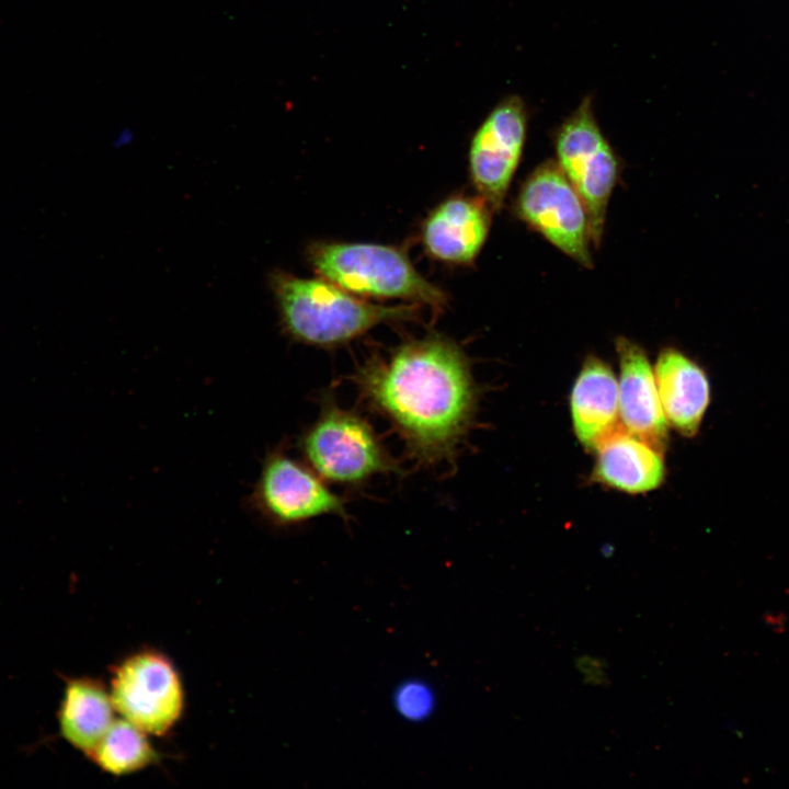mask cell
<instances>
[{"label": "cell", "instance_id": "obj_1", "mask_svg": "<svg viewBox=\"0 0 789 789\" xmlns=\"http://www.w3.org/2000/svg\"><path fill=\"white\" fill-rule=\"evenodd\" d=\"M361 401L388 421L421 467L453 464L470 431L478 387L462 348L431 333L374 356L353 376Z\"/></svg>", "mask_w": 789, "mask_h": 789}, {"label": "cell", "instance_id": "obj_2", "mask_svg": "<svg viewBox=\"0 0 789 789\" xmlns=\"http://www.w3.org/2000/svg\"><path fill=\"white\" fill-rule=\"evenodd\" d=\"M271 285L288 336L306 345H343L385 322L413 318L409 306L385 307L358 299L327 279L275 272Z\"/></svg>", "mask_w": 789, "mask_h": 789}, {"label": "cell", "instance_id": "obj_3", "mask_svg": "<svg viewBox=\"0 0 789 789\" xmlns=\"http://www.w3.org/2000/svg\"><path fill=\"white\" fill-rule=\"evenodd\" d=\"M317 419L302 432L304 461L328 484L359 489L377 476L398 474L400 466L359 413L325 393Z\"/></svg>", "mask_w": 789, "mask_h": 789}, {"label": "cell", "instance_id": "obj_4", "mask_svg": "<svg viewBox=\"0 0 789 789\" xmlns=\"http://www.w3.org/2000/svg\"><path fill=\"white\" fill-rule=\"evenodd\" d=\"M308 261L342 289L375 298H399L442 309L445 293L424 278L400 249L369 242H316Z\"/></svg>", "mask_w": 789, "mask_h": 789}, {"label": "cell", "instance_id": "obj_5", "mask_svg": "<svg viewBox=\"0 0 789 789\" xmlns=\"http://www.w3.org/2000/svg\"><path fill=\"white\" fill-rule=\"evenodd\" d=\"M107 686L117 716L151 737L169 735L183 718V679L174 662L158 649H137L118 660Z\"/></svg>", "mask_w": 789, "mask_h": 789}, {"label": "cell", "instance_id": "obj_6", "mask_svg": "<svg viewBox=\"0 0 789 789\" xmlns=\"http://www.w3.org/2000/svg\"><path fill=\"white\" fill-rule=\"evenodd\" d=\"M556 162L581 196L591 224L594 247H599L609 199L618 182L620 162L603 134L586 95L554 129Z\"/></svg>", "mask_w": 789, "mask_h": 789}, {"label": "cell", "instance_id": "obj_7", "mask_svg": "<svg viewBox=\"0 0 789 789\" xmlns=\"http://www.w3.org/2000/svg\"><path fill=\"white\" fill-rule=\"evenodd\" d=\"M516 216L553 247L584 267L593 266L586 207L556 160L538 164L522 183Z\"/></svg>", "mask_w": 789, "mask_h": 789}, {"label": "cell", "instance_id": "obj_8", "mask_svg": "<svg viewBox=\"0 0 789 789\" xmlns=\"http://www.w3.org/2000/svg\"><path fill=\"white\" fill-rule=\"evenodd\" d=\"M251 501L277 527L300 525L324 515L348 518L344 499L306 462L281 448L264 459Z\"/></svg>", "mask_w": 789, "mask_h": 789}, {"label": "cell", "instance_id": "obj_9", "mask_svg": "<svg viewBox=\"0 0 789 789\" xmlns=\"http://www.w3.org/2000/svg\"><path fill=\"white\" fill-rule=\"evenodd\" d=\"M529 113L519 95L501 100L476 130L469 147L471 182L493 211L502 208L527 139Z\"/></svg>", "mask_w": 789, "mask_h": 789}, {"label": "cell", "instance_id": "obj_10", "mask_svg": "<svg viewBox=\"0 0 789 789\" xmlns=\"http://www.w3.org/2000/svg\"><path fill=\"white\" fill-rule=\"evenodd\" d=\"M616 351L622 427L664 453L668 441V422L661 404L654 369L644 350L625 336L616 340Z\"/></svg>", "mask_w": 789, "mask_h": 789}, {"label": "cell", "instance_id": "obj_11", "mask_svg": "<svg viewBox=\"0 0 789 789\" xmlns=\"http://www.w3.org/2000/svg\"><path fill=\"white\" fill-rule=\"evenodd\" d=\"M492 213L479 195H456L443 201L422 225L426 252L441 262L471 264L488 238Z\"/></svg>", "mask_w": 789, "mask_h": 789}, {"label": "cell", "instance_id": "obj_12", "mask_svg": "<svg viewBox=\"0 0 789 789\" xmlns=\"http://www.w3.org/2000/svg\"><path fill=\"white\" fill-rule=\"evenodd\" d=\"M653 368L668 424L683 436H695L710 402L707 374L696 362L674 347L663 348Z\"/></svg>", "mask_w": 789, "mask_h": 789}, {"label": "cell", "instance_id": "obj_13", "mask_svg": "<svg viewBox=\"0 0 789 789\" xmlns=\"http://www.w3.org/2000/svg\"><path fill=\"white\" fill-rule=\"evenodd\" d=\"M570 411L575 436L588 450L619 426L618 379L599 357L584 361L571 390Z\"/></svg>", "mask_w": 789, "mask_h": 789}, {"label": "cell", "instance_id": "obj_14", "mask_svg": "<svg viewBox=\"0 0 789 789\" xmlns=\"http://www.w3.org/2000/svg\"><path fill=\"white\" fill-rule=\"evenodd\" d=\"M593 477L615 490L640 494L658 489L665 478L663 453L624 427H617L594 449Z\"/></svg>", "mask_w": 789, "mask_h": 789}, {"label": "cell", "instance_id": "obj_15", "mask_svg": "<svg viewBox=\"0 0 789 789\" xmlns=\"http://www.w3.org/2000/svg\"><path fill=\"white\" fill-rule=\"evenodd\" d=\"M116 714L102 681L91 676L66 679L57 719L61 737L72 747L89 757Z\"/></svg>", "mask_w": 789, "mask_h": 789}, {"label": "cell", "instance_id": "obj_16", "mask_svg": "<svg viewBox=\"0 0 789 789\" xmlns=\"http://www.w3.org/2000/svg\"><path fill=\"white\" fill-rule=\"evenodd\" d=\"M150 737L118 716L88 758L111 776L133 775L160 761Z\"/></svg>", "mask_w": 789, "mask_h": 789}, {"label": "cell", "instance_id": "obj_17", "mask_svg": "<svg viewBox=\"0 0 789 789\" xmlns=\"http://www.w3.org/2000/svg\"><path fill=\"white\" fill-rule=\"evenodd\" d=\"M393 705L403 719L421 722L431 717L435 709L436 698L427 683L421 679H409L396 688Z\"/></svg>", "mask_w": 789, "mask_h": 789}]
</instances>
